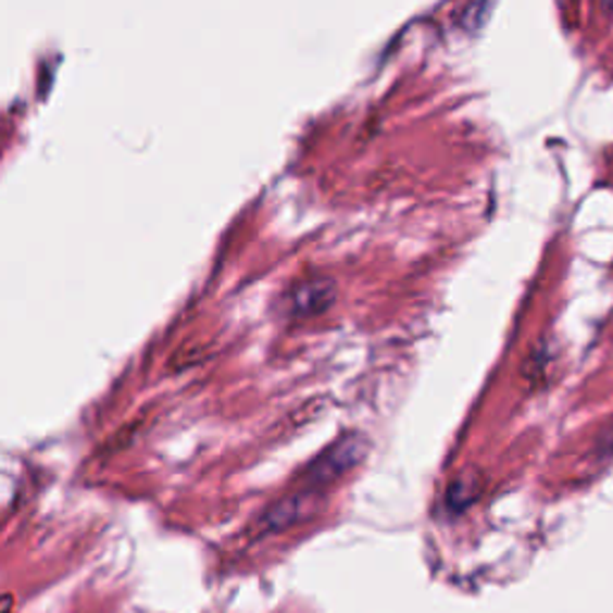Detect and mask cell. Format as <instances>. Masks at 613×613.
<instances>
[{"label":"cell","instance_id":"obj_1","mask_svg":"<svg viewBox=\"0 0 613 613\" xmlns=\"http://www.w3.org/2000/svg\"><path fill=\"white\" fill-rule=\"evenodd\" d=\"M367 439L358 434H350L346 439L336 441L334 446H328L326 451L314 458L310 465H306L304 481L310 485V489H320L322 485H328L336 477L346 475L350 467H355L360 460L367 453Z\"/></svg>","mask_w":613,"mask_h":613},{"label":"cell","instance_id":"obj_2","mask_svg":"<svg viewBox=\"0 0 613 613\" xmlns=\"http://www.w3.org/2000/svg\"><path fill=\"white\" fill-rule=\"evenodd\" d=\"M336 300V283L326 276H312L292 286L283 300V312L290 320H310L326 312Z\"/></svg>","mask_w":613,"mask_h":613},{"label":"cell","instance_id":"obj_3","mask_svg":"<svg viewBox=\"0 0 613 613\" xmlns=\"http://www.w3.org/2000/svg\"><path fill=\"white\" fill-rule=\"evenodd\" d=\"M314 499V489H306L300 493H292V497L278 501L274 509H271L264 515V527L266 529H283L292 525L295 521H300V517L310 511V503Z\"/></svg>","mask_w":613,"mask_h":613}]
</instances>
